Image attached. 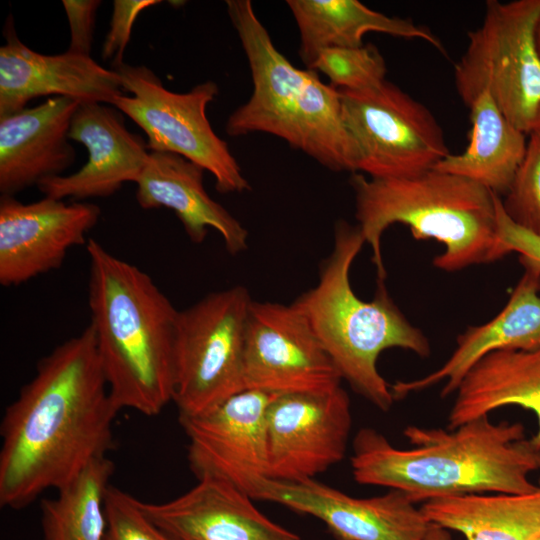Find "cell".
<instances>
[{"label": "cell", "mask_w": 540, "mask_h": 540, "mask_svg": "<svg viewBox=\"0 0 540 540\" xmlns=\"http://www.w3.org/2000/svg\"><path fill=\"white\" fill-rule=\"evenodd\" d=\"M252 299L236 285L178 312L174 395L179 418L208 412L244 390L245 330Z\"/></svg>", "instance_id": "8"}, {"label": "cell", "mask_w": 540, "mask_h": 540, "mask_svg": "<svg viewBox=\"0 0 540 540\" xmlns=\"http://www.w3.org/2000/svg\"><path fill=\"white\" fill-rule=\"evenodd\" d=\"M299 31V56L310 69L318 54L331 47H360L368 32L420 39L443 50L438 38L411 19L391 17L358 0H287Z\"/></svg>", "instance_id": "23"}, {"label": "cell", "mask_w": 540, "mask_h": 540, "mask_svg": "<svg viewBox=\"0 0 540 540\" xmlns=\"http://www.w3.org/2000/svg\"><path fill=\"white\" fill-rule=\"evenodd\" d=\"M312 70L321 72L339 91H361L385 81L386 63L376 46L331 47L316 57Z\"/></svg>", "instance_id": "27"}, {"label": "cell", "mask_w": 540, "mask_h": 540, "mask_svg": "<svg viewBox=\"0 0 540 540\" xmlns=\"http://www.w3.org/2000/svg\"><path fill=\"white\" fill-rule=\"evenodd\" d=\"M80 103L52 97L0 118L1 195L15 196L72 166L76 151L69 131Z\"/></svg>", "instance_id": "19"}, {"label": "cell", "mask_w": 540, "mask_h": 540, "mask_svg": "<svg viewBox=\"0 0 540 540\" xmlns=\"http://www.w3.org/2000/svg\"><path fill=\"white\" fill-rule=\"evenodd\" d=\"M226 6L253 84L249 99L228 117L226 133L271 134L333 172H358V149L343 122L340 91L315 70L295 67L275 47L250 0H229Z\"/></svg>", "instance_id": "5"}, {"label": "cell", "mask_w": 540, "mask_h": 540, "mask_svg": "<svg viewBox=\"0 0 540 540\" xmlns=\"http://www.w3.org/2000/svg\"><path fill=\"white\" fill-rule=\"evenodd\" d=\"M365 240L358 226L339 220L333 248L320 264L317 284L292 304L305 317L342 379L372 405L388 411L394 402L391 385L377 368L379 355L391 348L428 357L425 334L405 317L384 281L372 300L360 299L350 283L351 266Z\"/></svg>", "instance_id": "6"}, {"label": "cell", "mask_w": 540, "mask_h": 540, "mask_svg": "<svg viewBox=\"0 0 540 540\" xmlns=\"http://www.w3.org/2000/svg\"><path fill=\"white\" fill-rule=\"evenodd\" d=\"M531 133H535L538 136H540V108L538 110V113H537V116H536L534 126H533V129H532Z\"/></svg>", "instance_id": "34"}, {"label": "cell", "mask_w": 540, "mask_h": 540, "mask_svg": "<svg viewBox=\"0 0 540 540\" xmlns=\"http://www.w3.org/2000/svg\"><path fill=\"white\" fill-rule=\"evenodd\" d=\"M99 0H63L70 28L68 52L90 56L93 46L95 19Z\"/></svg>", "instance_id": "32"}, {"label": "cell", "mask_w": 540, "mask_h": 540, "mask_svg": "<svg viewBox=\"0 0 540 540\" xmlns=\"http://www.w3.org/2000/svg\"><path fill=\"white\" fill-rule=\"evenodd\" d=\"M100 215V207L89 202L44 197L22 203L1 195L0 284L18 286L59 268L71 248L87 244Z\"/></svg>", "instance_id": "15"}, {"label": "cell", "mask_w": 540, "mask_h": 540, "mask_svg": "<svg viewBox=\"0 0 540 540\" xmlns=\"http://www.w3.org/2000/svg\"><path fill=\"white\" fill-rule=\"evenodd\" d=\"M355 217L372 250L377 281H384L381 240L393 224L409 227L417 240L434 239L444 251L436 268L455 272L496 262L510 252L497 231V195L462 176L430 169L399 178H370L352 173Z\"/></svg>", "instance_id": "4"}, {"label": "cell", "mask_w": 540, "mask_h": 540, "mask_svg": "<svg viewBox=\"0 0 540 540\" xmlns=\"http://www.w3.org/2000/svg\"><path fill=\"white\" fill-rule=\"evenodd\" d=\"M104 540H174L141 509L139 500L110 485L105 499Z\"/></svg>", "instance_id": "29"}, {"label": "cell", "mask_w": 540, "mask_h": 540, "mask_svg": "<svg viewBox=\"0 0 540 540\" xmlns=\"http://www.w3.org/2000/svg\"><path fill=\"white\" fill-rule=\"evenodd\" d=\"M204 171L181 155L150 151L135 182L136 200L143 209L165 207L174 211L187 236L196 244L206 239L209 229L216 230L227 252L237 255L247 249L248 231L207 193Z\"/></svg>", "instance_id": "21"}, {"label": "cell", "mask_w": 540, "mask_h": 540, "mask_svg": "<svg viewBox=\"0 0 540 540\" xmlns=\"http://www.w3.org/2000/svg\"><path fill=\"white\" fill-rule=\"evenodd\" d=\"M275 396L245 389L206 413L179 418L197 479L218 478L250 495L268 477L266 412Z\"/></svg>", "instance_id": "13"}, {"label": "cell", "mask_w": 540, "mask_h": 540, "mask_svg": "<svg viewBox=\"0 0 540 540\" xmlns=\"http://www.w3.org/2000/svg\"><path fill=\"white\" fill-rule=\"evenodd\" d=\"M340 97L344 125L358 149L359 173L409 177L451 154L431 111L393 83L340 91Z\"/></svg>", "instance_id": "10"}, {"label": "cell", "mask_w": 540, "mask_h": 540, "mask_svg": "<svg viewBox=\"0 0 540 540\" xmlns=\"http://www.w3.org/2000/svg\"><path fill=\"white\" fill-rule=\"evenodd\" d=\"M420 508L430 523L457 531L465 540L540 539V480L529 493L449 496Z\"/></svg>", "instance_id": "25"}, {"label": "cell", "mask_w": 540, "mask_h": 540, "mask_svg": "<svg viewBox=\"0 0 540 540\" xmlns=\"http://www.w3.org/2000/svg\"><path fill=\"white\" fill-rule=\"evenodd\" d=\"M502 200L507 216L518 226L540 236V136L529 134L524 159Z\"/></svg>", "instance_id": "28"}, {"label": "cell", "mask_w": 540, "mask_h": 540, "mask_svg": "<svg viewBox=\"0 0 540 540\" xmlns=\"http://www.w3.org/2000/svg\"><path fill=\"white\" fill-rule=\"evenodd\" d=\"M351 427V402L341 385L276 395L266 412L268 478L314 479L343 460Z\"/></svg>", "instance_id": "12"}, {"label": "cell", "mask_w": 540, "mask_h": 540, "mask_svg": "<svg viewBox=\"0 0 540 540\" xmlns=\"http://www.w3.org/2000/svg\"><path fill=\"white\" fill-rule=\"evenodd\" d=\"M455 393L448 429L499 408L519 406L537 417L538 430L531 440L540 449V347L487 354L466 373Z\"/></svg>", "instance_id": "22"}, {"label": "cell", "mask_w": 540, "mask_h": 540, "mask_svg": "<svg viewBox=\"0 0 540 540\" xmlns=\"http://www.w3.org/2000/svg\"><path fill=\"white\" fill-rule=\"evenodd\" d=\"M122 114L112 105L80 103L69 139L86 147L88 161L75 173L41 181L37 187L45 197L75 202L106 198L124 183L137 181L150 151L147 141L127 129Z\"/></svg>", "instance_id": "17"}, {"label": "cell", "mask_w": 540, "mask_h": 540, "mask_svg": "<svg viewBox=\"0 0 540 540\" xmlns=\"http://www.w3.org/2000/svg\"><path fill=\"white\" fill-rule=\"evenodd\" d=\"M468 108L471 131L467 147L460 154H449L432 169L468 178L498 196L506 194L524 159L527 134L508 120L487 92Z\"/></svg>", "instance_id": "24"}, {"label": "cell", "mask_w": 540, "mask_h": 540, "mask_svg": "<svg viewBox=\"0 0 540 540\" xmlns=\"http://www.w3.org/2000/svg\"><path fill=\"white\" fill-rule=\"evenodd\" d=\"M403 434L408 449L395 447L373 428L360 429L351 456L354 480L402 491L416 504L537 488L530 475L540 470V449L526 438L520 422L495 423L482 416L454 429L410 425Z\"/></svg>", "instance_id": "2"}, {"label": "cell", "mask_w": 540, "mask_h": 540, "mask_svg": "<svg viewBox=\"0 0 540 540\" xmlns=\"http://www.w3.org/2000/svg\"><path fill=\"white\" fill-rule=\"evenodd\" d=\"M159 0H115L109 31L104 39L101 56L104 61L112 59V68L124 63L123 56L131 38L132 27L138 15Z\"/></svg>", "instance_id": "30"}, {"label": "cell", "mask_w": 540, "mask_h": 540, "mask_svg": "<svg viewBox=\"0 0 540 540\" xmlns=\"http://www.w3.org/2000/svg\"><path fill=\"white\" fill-rule=\"evenodd\" d=\"M169 3H170L172 6H177V7H179V6H181L182 3H184V2H182V1H169Z\"/></svg>", "instance_id": "36"}, {"label": "cell", "mask_w": 540, "mask_h": 540, "mask_svg": "<svg viewBox=\"0 0 540 540\" xmlns=\"http://www.w3.org/2000/svg\"><path fill=\"white\" fill-rule=\"evenodd\" d=\"M250 496L322 521L338 540H423L430 522L404 492L352 497L314 479L260 480Z\"/></svg>", "instance_id": "14"}, {"label": "cell", "mask_w": 540, "mask_h": 540, "mask_svg": "<svg viewBox=\"0 0 540 540\" xmlns=\"http://www.w3.org/2000/svg\"><path fill=\"white\" fill-rule=\"evenodd\" d=\"M197 480L169 501L139 500L144 513L174 540H303L265 516L233 484L214 477Z\"/></svg>", "instance_id": "18"}, {"label": "cell", "mask_w": 540, "mask_h": 540, "mask_svg": "<svg viewBox=\"0 0 540 540\" xmlns=\"http://www.w3.org/2000/svg\"><path fill=\"white\" fill-rule=\"evenodd\" d=\"M524 272L503 309L490 321L468 327L457 337L453 353L435 371L411 381L391 385L395 400L443 382L441 398L455 393L460 382L481 358L498 350H533L540 347V273Z\"/></svg>", "instance_id": "20"}, {"label": "cell", "mask_w": 540, "mask_h": 540, "mask_svg": "<svg viewBox=\"0 0 540 540\" xmlns=\"http://www.w3.org/2000/svg\"><path fill=\"white\" fill-rule=\"evenodd\" d=\"M88 304L113 403L156 416L173 401L178 312L152 278L89 238Z\"/></svg>", "instance_id": "3"}, {"label": "cell", "mask_w": 540, "mask_h": 540, "mask_svg": "<svg viewBox=\"0 0 540 540\" xmlns=\"http://www.w3.org/2000/svg\"><path fill=\"white\" fill-rule=\"evenodd\" d=\"M0 48V118L26 108L43 96L68 97L79 102L112 105L124 94L114 69L100 66L91 56L64 52L45 55L19 40L9 16Z\"/></svg>", "instance_id": "16"}, {"label": "cell", "mask_w": 540, "mask_h": 540, "mask_svg": "<svg viewBox=\"0 0 540 540\" xmlns=\"http://www.w3.org/2000/svg\"><path fill=\"white\" fill-rule=\"evenodd\" d=\"M342 377L309 323L291 303L251 302L244 342V390L275 395L341 385Z\"/></svg>", "instance_id": "11"}, {"label": "cell", "mask_w": 540, "mask_h": 540, "mask_svg": "<svg viewBox=\"0 0 540 540\" xmlns=\"http://www.w3.org/2000/svg\"><path fill=\"white\" fill-rule=\"evenodd\" d=\"M539 17L540 0L487 1L483 21L468 33L454 68L455 87L467 107L487 92L527 135L540 108Z\"/></svg>", "instance_id": "7"}, {"label": "cell", "mask_w": 540, "mask_h": 540, "mask_svg": "<svg viewBox=\"0 0 540 540\" xmlns=\"http://www.w3.org/2000/svg\"><path fill=\"white\" fill-rule=\"evenodd\" d=\"M423 540H452V537L449 530L434 523H430Z\"/></svg>", "instance_id": "33"}, {"label": "cell", "mask_w": 540, "mask_h": 540, "mask_svg": "<svg viewBox=\"0 0 540 540\" xmlns=\"http://www.w3.org/2000/svg\"><path fill=\"white\" fill-rule=\"evenodd\" d=\"M112 401L89 324L40 359L3 414L0 505L19 510L114 448Z\"/></svg>", "instance_id": "1"}, {"label": "cell", "mask_w": 540, "mask_h": 540, "mask_svg": "<svg viewBox=\"0 0 540 540\" xmlns=\"http://www.w3.org/2000/svg\"><path fill=\"white\" fill-rule=\"evenodd\" d=\"M114 468L107 456L98 458L58 489L56 497L41 501L44 540H104L105 499Z\"/></svg>", "instance_id": "26"}, {"label": "cell", "mask_w": 540, "mask_h": 540, "mask_svg": "<svg viewBox=\"0 0 540 540\" xmlns=\"http://www.w3.org/2000/svg\"><path fill=\"white\" fill-rule=\"evenodd\" d=\"M112 69L123 91L131 93L118 96L112 106L145 132L149 151L175 153L201 166L213 175L220 193L250 189L227 143L217 136L206 115L219 92L215 82L205 81L178 93L168 90L144 65L123 63Z\"/></svg>", "instance_id": "9"}, {"label": "cell", "mask_w": 540, "mask_h": 540, "mask_svg": "<svg viewBox=\"0 0 540 540\" xmlns=\"http://www.w3.org/2000/svg\"><path fill=\"white\" fill-rule=\"evenodd\" d=\"M535 38H536V45H537L538 53L540 56V17L536 25Z\"/></svg>", "instance_id": "35"}, {"label": "cell", "mask_w": 540, "mask_h": 540, "mask_svg": "<svg viewBox=\"0 0 540 540\" xmlns=\"http://www.w3.org/2000/svg\"><path fill=\"white\" fill-rule=\"evenodd\" d=\"M496 221L499 238L508 251L518 253L522 266L540 273V236L515 224L505 213L500 196L496 198Z\"/></svg>", "instance_id": "31"}, {"label": "cell", "mask_w": 540, "mask_h": 540, "mask_svg": "<svg viewBox=\"0 0 540 540\" xmlns=\"http://www.w3.org/2000/svg\"><path fill=\"white\" fill-rule=\"evenodd\" d=\"M538 540H540V539H538Z\"/></svg>", "instance_id": "37"}]
</instances>
